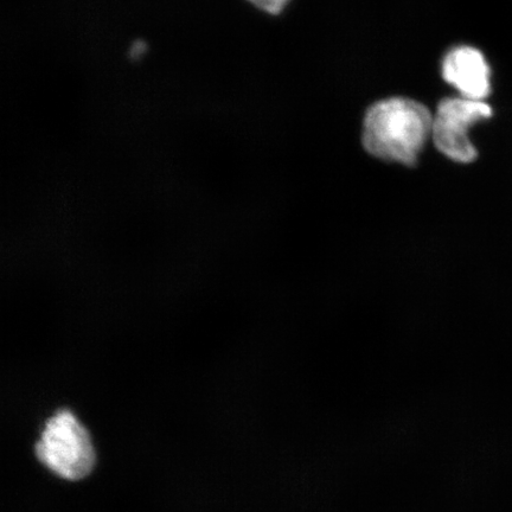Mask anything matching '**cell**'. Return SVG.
Masks as SVG:
<instances>
[{
  "label": "cell",
  "instance_id": "1",
  "mask_svg": "<svg viewBox=\"0 0 512 512\" xmlns=\"http://www.w3.org/2000/svg\"><path fill=\"white\" fill-rule=\"evenodd\" d=\"M433 117L419 102L393 98L377 102L364 119L363 144L377 158L412 165L432 136Z\"/></svg>",
  "mask_w": 512,
  "mask_h": 512
},
{
  "label": "cell",
  "instance_id": "2",
  "mask_svg": "<svg viewBox=\"0 0 512 512\" xmlns=\"http://www.w3.org/2000/svg\"><path fill=\"white\" fill-rule=\"evenodd\" d=\"M36 456L51 472L68 480L87 477L95 465L91 435L66 409L47 422L36 445Z\"/></svg>",
  "mask_w": 512,
  "mask_h": 512
},
{
  "label": "cell",
  "instance_id": "3",
  "mask_svg": "<svg viewBox=\"0 0 512 512\" xmlns=\"http://www.w3.org/2000/svg\"><path fill=\"white\" fill-rule=\"evenodd\" d=\"M494 115L488 102L459 98L440 102L433 118L432 138L435 146L447 158L458 163H471L478 152L469 136L472 126Z\"/></svg>",
  "mask_w": 512,
  "mask_h": 512
},
{
  "label": "cell",
  "instance_id": "4",
  "mask_svg": "<svg viewBox=\"0 0 512 512\" xmlns=\"http://www.w3.org/2000/svg\"><path fill=\"white\" fill-rule=\"evenodd\" d=\"M443 76L463 98L485 101L491 93V68L482 51L458 47L445 57Z\"/></svg>",
  "mask_w": 512,
  "mask_h": 512
},
{
  "label": "cell",
  "instance_id": "5",
  "mask_svg": "<svg viewBox=\"0 0 512 512\" xmlns=\"http://www.w3.org/2000/svg\"><path fill=\"white\" fill-rule=\"evenodd\" d=\"M247 2L267 14L279 15L291 0H247Z\"/></svg>",
  "mask_w": 512,
  "mask_h": 512
}]
</instances>
